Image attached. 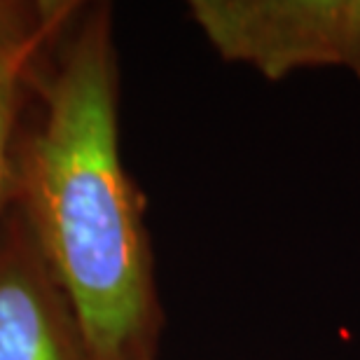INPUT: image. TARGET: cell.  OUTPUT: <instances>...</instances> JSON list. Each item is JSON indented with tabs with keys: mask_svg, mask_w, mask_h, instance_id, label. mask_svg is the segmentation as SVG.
Wrapping results in <instances>:
<instances>
[{
	"mask_svg": "<svg viewBox=\"0 0 360 360\" xmlns=\"http://www.w3.org/2000/svg\"><path fill=\"white\" fill-rule=\"evenodd\" d=\"M112 12H84L17 153L28 234L66 295L91 360L155 358L162 311L143 199L120 155Z\"/></svg>",
	"mask_w": 360,
	"mask_h": 360,
	"instance_id": "6da1fadb",
	"label": "cell"
},
{
	"mask_svg": "<svg viewBox=\"0 0 360 360\" xmlns=\"http://www.w3.org/2000/svg\"><path fill=\"white\" fill-rule=\"evenodd\" d=\"M190 14L222 59L269 82L326 66L360 77V0H194Z\"/></svg>",
	"mask_w": 360,
	"mask_h": 360,
	"instance_id": "7a4b0ae2",
	"label": "cell"
},
{
	"mask_svg": "<svg viewBox=\"0 0 360 360\" xmlns=\"http://www.w3.org/2000/svg\"><path fill=\"white\" fill-rule=\"evenodd\" d=\"M0 360H91L26 222L0 243Z\"/></svg>",
	"mask_w": 360,
	"mask_h": 360,
	"instance_id": "3957f363",
	"label": "cell"
},
{
	"mask_svg": "<svg viewBox=\"0 0 360 360\" xmlns=\"http://www.w3.org/2000/svg\"><path fill=\"white\" fill-rule=\"evenodd\" d=\"M42 45L28 47L24 52L0 61V215H3L7 201L17 197V153L14 146V131H17V115L21 108V89Z\"/></svg>",
	"mask_w": 360,
	"mask_h": 360,
	"instance_id": "277c9868",
	"label": "cell"
},
{
	"mask_svg": "<svg viewBox=\"0 0 360 360\" xmlns=\"http://www.w3.org/2000/svg\"><path fill=\"white\" fill-rule=\"evenodd\" d=\"M77 5L70 3H10L0 0V61L24 52L28 47L45 45L59 28L68 24Z\"/></svg>",
	"mask_w": 360,
	"mask_h": 360,
	"instance_id": "5b68a950",
	"label": "cell"
},
{
	"mask_svg": "<svg viewBox=\"0 0 360 360\" xmlns=\"http://www.w3.org/2000/svg\"><path fill=\"white\" fill-rule=\"evenodd\" d=\"M150 360H155V358H150Z\"/></svg>",
	"mask_w": 360,
	"mask_h": 360,
	"instance_id": "8992f818",
	"label": "cell"
}]
</instances>
